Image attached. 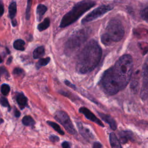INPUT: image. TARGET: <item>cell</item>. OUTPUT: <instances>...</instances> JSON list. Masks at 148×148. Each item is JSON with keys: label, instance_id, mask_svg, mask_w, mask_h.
Returning <instances> with one entry per match:
<instances>
[{"label": "cell", "instance_id": "obj_1", "mask_svg": "<svg viewBox=\"0 0 148 148\" xmlns=\"http://www.w3.org/2000/svg\"><path fill=\"white\" fill-rule=\"evenodd\" d=\"M102 56V50L98 43L91 40L79 54L77 62L76 70L84 74L92 71L99 62Z\"/></svg>", "mask_w": 148, "mask_h": 148}, {"label": "cell", "instance_id": "obj_2", "mask_svg": "<svg viewBox=\"0 0 148 148\" xmlns=\"http://www.w3.org/2000/svg\"><path fill=\"white\" fill-rule=\"evenodd\" d=\"M127 83L117 73L113 66L107 69L103 74L101 84L103 91L108 95H112L124 89Z\"/></svg>", "mask_w": 148, "mask_h": 148}, {"label": "cell", "instance_id": "obj_3", "mask_svg": "<svg viewBox=\"0 0 148 148\" xmlns=\"http://www.w3.org/2000/svg\"><path fill=\"white\" fill-rule=\"evenodd\" d=\"M95 2L91 0H83L76 3L73 8L66 13L61 19L60 27L65 28L77 20L85 12L93 7Z\"/></svg>", "mask_w": 148, "mask_h": 148}, {"label": "cell", "instance_id": "obj_4", "mask_svg": "<svg viewBox=\"0 0 148 148\" xmlns=\"http://www.w3.org/2000/svg\"><path fill=\"white\" fill-rule=\"evenodd\" d=\"M124 35V29L121 22L116 19L110 20L106 28L105 32L101 36V41L106 46L113 42L120 40Z\"/></svg>", "mask_w": 148, "mask_h": 148}, {"label": "cell", "instance_id": "obj_5", "mask_svg": "<svg viewBox=\"0 0 148 148\" xmlns=\"http://www.w3.org/2000/svg\"><path fill=\"white\" fill-rule=\"evenodd\" d=\"M133 67V61L130 55L121 56L115 63L113 68L121 76L123 79L128 83L130 80Z\"/></svg>", "mask_w": 148, "mask_h": 148}, {"label": "cell", "instance_id": "obj_6", "mask_svg": "<svg viewBox=\"0 0 148 148\" xmlns=\"http://www.w3.org/2000/svg\"><path fill=\"white\" fill-rule=\"evenodd\" d=\"M88 29H83L76 32L66 42L65 50L66 54L71 53L77 49L86 40L89 35Z\"/></svg>", "mask_w": 148, "mask_h": 148}, {"label": "cell", "instance_id": "obj_7", "mask_svg": "<svg viewBox=\"0 0 148 148\" xmlns=\"http://www.w3.org/2000/svg\"><path fill=\"white\" fill-rule=\"evenodd\" d=\"M54 117L58 123L62 125L68 133L72 135L76 134V130L74 128L70 117L66 112L62 110L57 111L54 115Z\"/></svg>", "mask_w": 148, "mask_h": 148}, {"label": "cell", "instance_id": "obj_8", "mask_svg": "<svg viewBox=\"0 0 148 148\" xmlns=\"http://www.w3.org/2000/svg\"><path fill=\"white\" fill-rule=\"evenodd\" d=\"M112 7L109 5L100 6L97 8H96L95 9H94V10H92L89 14H88L86 17H84V18H83V20H82V23L83 24H84L90 21H92L100 17L101 16L103 15L105 13L112 10Z\"/></svg>", "mask_w": 148, "mask_h": 148}, {"label": "cell", "instance_id": "obj_9", "mask_svg": "<svg viewBox=\"0 0 148 148\" xmlns=\"http://www.w3.org/2000/svg\"><path fill=\"white\" fill-rule=\"evenodd\" d=\"M143 84L141 90V98L146 99L148 98V59L146 60L143 66Z\"/></svg>", "mask_w": 148, "mask_h": 148}, {"label": "cell", "instance_id": "obj_10", "mask_svg": "<svg viewBox=\"0 0 148 148\" xmlns=\"http://www.w3.org/2000/svg\"><path fill=\"white\" fill-rule=\"evenodd\" d=\"M79 112L83 114L84 116L90 121L97 124L98 125L101 126V127H104V125L102 123V121L98 119L94 114L92 113L88 109H87L86 107H81L79 109Z\"/></svg>", "mask_w": 148, "mask_h": 148}, {"label": "cell", "instance_id": "obj_11", "mask_svg": "<svg viewBox=\"0 0 148 148\" xmlns=\"http://www.w3.org/2000/svg\"><path fill=\"white\" fill-rule=\"evenodd\" d=\"M77 127L78 128V130L80 133V134L87 140H90L94 138V136L90 130L87 128L85 127L82 123L80 122H77Z\"/></svg>", "mask_w": 148, "mask_h": 148}, {"label": "cell", "instance_id": "obj_12", "mask_svg": "<svg viewBox=\"0 0 148 148\" xmlns=\"http://www.w3.org/2000/svg\"><path fill=\"white\" fill-rule=\"evenodd\" d=\"M100 117L105 122H106L113 130H115L117 128V125L115 120L109 115L105 114L102 113L98 112Z\"/></svg>", "mask_w": 148, "mask_h": 148}, {"label": "cell", "instance_id": "obj_13", "mask_svg": "<svg viewBox=\"0 0 148 148\" xmlns=\"http://www.w3.org/2000/svg\"><path fill=\"white\" fill-rule=\"evenodd\" d=\"M119 135L120 142L123 144L126 143L128 140H133V134L131 131H121Z\"/></svg>", "mask_w": 148, "mask_h": 148}, {"label": "cell", "instance_id": "obj_14", "mask_svg": "<svg viewBox=\"0 0 148 148\" xmlns=\"http://www.w3.org/2000/svg\"><path fill=\"white\" fill-rule=\"evenodd\" d=\"M16 101L21 109H24L27 106L28 99L23 93H18L16 95Z\"/></svg>", "mask_w": 148, "mask_h": 148}, {"label": "cell", "instance_id": "obj_15", "mask_svg": "<svg viewBox=\"0 0 148 148\" xmlns=\"http://www.w3.org/2000/svg\"><path fill=\"white\" fill-rule=\"evenodd\" d=\"M109 140L112 148H121L120 141L114 133H110L109 135Z\"/></svg>", "mask_w": 148, "mask_h": 148}, {"label": "cell", "instance_id": "obj_16", "mask_svg": "<svg viewBox=\"0 0 148 148\" xmlns=\"http://www.w3.org/2000/svg\"><path fill=\"white\" fill-rule=\"evenodd\" d=\"M47 7L44 5L39 4L38 5L36 8V15H37L38 21H40L42 18L44 14L47 11Z\"/></svg>", "mask_w": 148, "mask_h": 148}, {"label": "cell", "instance_id": "obj_17", "mask_svg": "<svg viewBox=\"0 0 148 148\" xmlns=\"http://www.w3.org/2000/svg\"><path fill=\"white\" fill-rule=\"evenodd\" d=\"M45 54V48L43 46H39L36 47L33 52V57L35 59L39 58Z\"/></svg>", "mask_w": 148, "mask_h": 148}, {"label": "cell", "instance_id": "obj_18", "mask_svg": "<svg viewBox=\"0 0 148 148\" xmlns=\"http://www.w3.org/2000/svg\"><path fill=\"white\" fill-rule=\"evenodd\" d=\"M22 123L25 126L34 127L35 124V121L30 116H25L22 119Z\"/></svg>", "mask_w": 148, "mask_h": 148}, {"label": "cell", "instance_id": "obj_19", "mask_svg": "<svg viewBox=\"0 0 148 148\" xmlns=\"http://www.w3.org/2000/svg\"><path fill=\"white\" fill-rule=\"evenodd\" d=\"M17 12V5L15 2H12L9 7V14L10 18L12 20L16 16Z\"/></svg>", "mask_w": 148, "mask_h": 148}, {"label": "cell", "instance_id": "obj_20", "mask_svg": "<svg viewBox=\"0 0 148 148\" xmlns=\"http://www.w3.org/2000/svg\"><path fill=\"white\" fill-rule=\"evenodd\" d=\"M25 42L22 39H17L13 43V47L15 49L17 50L23 51L25 49L24 47Z\"/></svg>", "mask_w": 148, "mask_h": 148}, {"label": "cell", "instance_id": "obj_21", "mask_svg": "<svg viewBox=\"0 0 148 148\" xmlns=\"http://www.w3.org/2000/svg\"><path fill=\"white\" fill-rule=\"evenodd\" d=\"M50 21L49 18H46L41 23L38 24V29L39 31H42L47 29L50 25Z\"/></svg>", "mask_w": 148, "mask_h": 148}, {"label": "cell", "instance_id": "obj_22", "mask_svg": "<svg viewBox=\"0 0 148 148\" xmlns=\"http://www.w3.org/2000/svg\"><path fill=\"white\" fill-rule=\"evenodd\" d=\"M47 123L50 125L55 131H56L58 134H60V135H64V131L61 130L60 126L57 124L55 122H53V121H47Z\"/></svg>", "mask_w": 148, "mask_h": 148}, {"label": "cell", "instance_id": "obj_23", "mask_svg": "<svg viewBox=\"0 0 148 148\" xmlns=\"http://www.w3.org/2000/svg\"><path fill=\"white\" fill-rule=\"evenodd\" d=\"M50 57H46L45 58H40L36 64L37 68L38 69L42 66L46 65L47 64H48V63L50 62Z\"/></svg>", "mask_w": 148, "mask_h": 148}, {"label": "cell", "instance_id": "obj_24", "mask_svg": "<svg viewBox=\"0 0 148 148\" xmlns=\"http://www.w3.org/2000/svg\"><path fill=\"white\" fill-rule=\"evenodd\" d=\"M31 5H32V0H28L26 11H25V17H26L27 20H28L31 16L30 12H31Z\"/></svg>", "mask_w": 148, "mask_h": 148}, {"label": "cell", "instance_id": "obj_25", "mask_svg": "<svg viewBox=\"0 0 148 148\" xmlns=\"http://www.w3.org/2000/svg\"><path fill=\"white\" fill-rule=\"evenodd\" d=\"M1 90L2 94L3 95H7L9 94L10 90V86L8 84H3L1 86Z\"/></svg>", "mask_w": 148, "mask_h": 148}, {"label": "cell", "instance_id": "obj_26", "mask_svg": "<svg viewBox=\"0 0 148 148\" xmlns=\"http://www.w3.org/2000/svg\"><path fill=\"white\" fill-rule=\"evenodd\" d=\"M140 14L143 19L148 23V5L141 10Z\"/></svg>", "mask_w": 148, "mask_h": 148}, {"label": "cell", "instance_id": "obj_27", "mask_svg": "<svg viewBox=\"0 0 148 148\" xmlns=\"http://www.w3.org/2000/svg\"><path fill=\"white\" fill-rule=\"evenodd\" d=\"M0 103L2 106L3 107H6L8 108V110L10 111V106L9 105V103L8 101V99L5 97H1L0 99Z\"/></svg>", "mask_w": 148, "mask_h": 148}, {"label": "cell", "instance_id": "obj_28", "mask_svg": "<svg viewBox=\"0 0 148 148\" xmlns=\"http://www.w3.org/2000/svg\"><path fill=\"white\" fill-rule=\"evenodd\" d=\"M13 73L14 75L17 76H24V74H25L24 71H23V69L20 68H14L13 71Z\"/></svg>", "mask_w": 148, "mask_h": 148}, {"label": "cell", "instance_id": "obj_29", "mask_svg": "<svg viewBox=\"0 0 148 148\" xmlns=\"http://www.w3.org/2000/svg\"><path fill=\"white\" fill-rule=\"evenodd\" d=\"M3 75H5L8 76H9L7 69L4 66H0V79H1V77Z\"/></svg>", "mask_w": 148, "mask_h": 148}, {"label": "cell", "instance_id": "obj_30", "mask_svg": "<svg viewBox=\"0 0 148 148\" xmlns=\"http://www.w3.org/2000/svg\"><path fill=\"white\" fill-rule=\"evenodd\" d=\"M49 139L51 141V142H58L60 140V138L58 136H57V135H51L49 137Z\"/></svg>", "mask_w": 148, "mask_h": 148}, {"label": "cell", "instance_id": "obj_31", "mask_svg": "<svg viewBox=\"0 0 148 148\" xmlns=\"http://www.w3.org/2000/svg\"><path fill=\"white\" fill-rule=\"evenodd\" d=\"M4 13V5L2 0H0V17Z\"/></svg>", "mask_w": 148, "mask_h": 148}, {"label": "cell", "instance_id": "obj_32", "mask_svg": "<svg viewBox=\"0 0 148 148\" xmlns=\"http://www.w3.org/2000/svg\"><path fill=\"white\" fill-rule=\"evenodd\" d=\"M65 84H66V85H67L68 87H71V88H73V89H74V90H76V86L74 85V84H72L71 82H69L68 80H65Z\"/></svg>", "mask_w": 148, "mask_h": 148}, {"label": "cell", "instance_id": "obj_33", "mask_svg": "<svg viewBox=\"0 0 148 148\" xmlns=\"http://www.w3.org/2000/svg\"><path fill=\"white\" fill-rule=\"evenodd\" d=\"M61 146H62V148H71V145H70L69 143L66 141L62 142L61 144Z\"/></svg>", "mask_w": 148, "mask_h": 148}, {"label": "cell", "instance_id": "obj_34", "mask_svg": "<svg viewBox=\"0 0 148 148\" xmlns=\"http://www.w3.org/2000/svg\"><path fill=\"white\" fill-rule=\"evenodd\" d=\"M92 148H102V145L98 142H95L93 143Z\"/></svg>", "mask_w": 148, "mask_h": 148}, {"label": "cell", "instance_id": "obj_35", "mask_svg": "<svg viewBox=\"0 0 148 148\" xmlns=\"http://www.w3.org/2000/svg\"><path fill=\"white\" fill-rule=\"evenodd\" d=\"M14 116L16 117H20V112L16 109H14Z\"/></svg>", "mask_w": 148, "mask_h": 148}, {"label": "cell", "instance_id": "obj_36", "mask_svg": "<svg viewBox=\"0 0 148 148\" xmlns=\"http://www.w3.org/2000/svg\"><path fill=\"white\" fill-rule=\"evenodd\" d=\"M12 25L13 27H15L17 25V21H16V20H15L14 18L12 19Z\"/></svg>", "mask_w": 148, "mask_h": 148}, {"label": "cell", "instance_id": "obj_37", "mask_svg": "<svg viewBox=\"0 0 148 148\" xmlns=\"http://www.w3.org/2000/svg\"><path fill=\"white\" fill-rule=\"evenodd\" d=\"M12 57H9V58H8V61H7V62H6V64H10V62H12Z\"/></svg>", "mask_w": 148, "mask_h": 148}, {"label": "cell", "instance_id": "obj_38", "mask_svg": "<svg viewBox=\"0 0 148 148\" xmlns=\"http://www.w3.org/2000/svg\"><path fill=\"white\" fill-rule=\"evenodd\" d=\"M2 61H3V60H2V59L1 58V56H0V64H1V62H2Z\"/></svg>", "mask_w": 148, "mask_h": 148}, {"label": "cell", "instance_id": "obj_39", "mask_svg": "<svg viewBox=\"0 0 148 148\" xmlns=\"http://www.w3.org/2000/svg\"><path fill=\"white\" fill-rule=\"evenodd\" d=\"M36 148H39V147H36Z\"/></svg>", "mask_w": 148, "mask_h": 148}]
</instances>
